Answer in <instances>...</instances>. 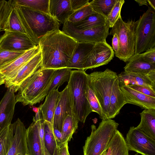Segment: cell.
Listing matches in <instances>:
<instances>
[{"label":"cell","mask_w":155,"mask_h":155,"mask_svg":"<svg viewBox=\"0 0 155 155\" xmlns=\"http://www.w3.org/2000/svg\"><path fill=\"white\" fill-rule=\"evenodd\" d=\"M77 42L62 31L50 32L43 37L38 45L41 54V69L66 68Z\"/></svg>","instance_id":"cell-1"},{"label":"cell","mask_w":155,"mask_h":155,"mask_svg":"<svg viewBox=\"0 0 155 155\" xmlns=\"http://www.w3.org/2000/svg\"><path fill=\"white\" fill-rule=\"evenodd\" d=\"M14 6L27 34L37 45L47 34L59 29L60 23L49 14L24 6Z\"/></svg>","instance_id":"cell-2"},{"label":"cell","mask_w":155,"mask_h":155,"mask_svg":"<svg viewBox=\"0 0 155 155\" xmlns=\"http://www.w3.org/2000/svg\"><path fill=\"white\" fill-rule=\"evenodd\" d=\"M55 70L40 68L25 79L15 95L17 103L25 106L32 105L41 101Z\"/></svg>","instance_id":"cell-3"},{"label":"cell","mask_w":155,"mask_h":155,"mask_svg":"<svg viewBox=\"0 0 155 155\" xmlns=\"http://www.w3.org/2000/svg\"><path fill=\"white\" fill-rule=\"evenodd\" d=\"M87 74L84 70H72L68 82L74 114L79 121L84 123L92 112L87 97Z\"/></svg>","instance_id":"cell-4"},{"label":"cell","mask_w":155,"mask_h":155,"mask_svg":"<svg viewBox=\"0 0 155 155\" xmlns=\"http://www.w3.org/2000/svg\"><path fill=\"white\" fill-rule=\"evenodd\" d=\"M119 124L112 119L102 120L96 128L91 126V132L83 147L84 155H101L117 130Z\"/></svg>","instance_id":"cell-5"},{"label":"cell","mask_w":155,"mask_h":155,"mask_svg":"<svg viewBox=\"0 0 155 155\" xmlns=\"http://www.w3.org/2000/svg\"><path fill=\"white\" fill-rule=\"evenodd\" d=\"M117 77L116 72L106 69L88 75V83L101 107L105 120L108 119L110 99L112 87Z\"/></svg>","instance_id":"cell-6"},{"label":"cell","mask_w":155,"mask_h":155,"mask_svg":"<svg viewBox=\"0 0 155 155\" xmlns=\"http://www.w3.org/2000/svg\"><path fill=\"white\" fill-rule=\"evenodd\" d=\"M137 21L125 22L121 16L110 30L109 35L117 34L119 42L118 51L115 56L124 62H128L135 54L136 29Z\"/></svg>","instance_id":"cell-7"},{"label":"cell","mask_w":155,"mask_h":155,"mask_svg":"<svg viewBox=\"0 0 155 155\" xmlns=\"http://www.w3.org/2000/svg\"><path fill=\"white\" fill-rule=\"evenodd\" d=\"M155 46V11L150 7L137 20L135 54H141Z\"/></svg>","instance_id":"cell-8"},{"label":"cell","mask_w":155,"mask_h":155,"mask_svg":"<svg viewBox=\"0 0 155 155\" xmlns=\"http://www.w3.org/2000/svg\"><path fill=\"white\" fill-rule=\"evenodd\" d=\"M109 28L107 21L104 25L80 30L75 28L71 23L67 20L63 24L62 31L77 42L95 43L106 41L109 35Z\"/></svg>","instance_id":"cell-9"},{"label":"cell","mask_w":155,"mask_h":155,"mask_svg":"<svg viewBox=\"0 0 155 155\" xmlns=\"http://www.w3.org/2000/svg\"><path fill=\"white\" fill-rule=\"evenodd\" d=\"M125 140L129 150L142 155H155V140L136 127H130Z\"/></svg>","instance_id":"cell-10"},{"label":"cell","mask_w":155,"mask_h":155,"mask_svg":"<svg viewBox=\"0 0 155 155\" xmlns=\"http://www.w3.org/2000/svg\"><path fill=\"white\" fill-rule=\"evenodd\" d=\"M5 31L0 37V50L26 51L38 45L26 34L9 30Z\"/></svg>","instance_id":"cell-11"},{"label":"cell","mask_w":155,"mask_h":155,"mask_svg":"<svg viewBox=\"0 0 155 155\" xmlns=\"http://www.w3.org/2000/svg\"><path fill=\"white\" fill-rule=\"evenodd\" d=\"M112 48L106 41L95 43L84 66V70L95 68L108 64L114 57Z\"/></svg>","instance_id":"cell-12"},{"label":"cell","mask_w":155,"mask_h":155,"mask_svg":"<svg viewBox=\"0 0 155 155\" xmlns=\"http://www.w3.org/2000/svg\"><path fill=\"white\" fill-rule=\"evenodd\" d=\"M41 56L40 52L25 63L11 78L6 81L5 86L15 92L18 91L22 82L41 68Z\"/></svg>","instance_id":"cell-13"},{"label":"cell","mask_w":155,"mask_h":155,"mask_svg":"<svg viewBox=\"0 0 155 155\" xmlns=\"http://www.w3.org/2000/svg\"><path fill=\"white\" fill-rule=\"evenodd\" d=\"M69 115H75L67 85L63 90L60 92L54 114L53 127L61 131L64 121Z\"/></svg>","instance_id":"cell-14"},{"label":"cell","mask_w":155,"mask_h":155,"mask_svg":"<svg viewBox=\"0 0 155 155\" xmlns=\"http://www.w3.org/2000/svg\"><path fill=\"white\" fill-rule=\"evenodd\" d=\"M27 129L18 118L12 123L11 145L6 155H25L28 154L26 136Z\"/></svg>","instance_id":"cell-15"},{"label":"cell","mask_w":155,"mask_h":155,"mask_svg":"<svg viewBox=\"0 0 155 155\" xmlns=\"http://www.w3.org/2000/svg\"><path fill=\"white\" fill-rule=\"evenodd\" d=\"M117 78L120 87L139 85L155 91V70L147 74L123 71L117 75Z\"/></svg>","instance_id":"cell-16"},{"label":"cell","mask_w":155,"mask_h":155,"mask_svg":"<svg viewBox=\"0 0 155 155\" xmlns=\"http://www.w3.org/2000/svg\"><path fill=\"white\" fill-rule=\"evenodd\" d=\"M15 92L8 89L0 102V135L3 130L12 124L17 103Z\"/></svg>","instance_id":"cell-17"},{"label":"cell","mask_w":155,"mask_h":155,"mask_svg":"<svg viewBox=\"0 0 155 155\" xmlns=\"http://www.w3.org/2000/svg\"><path fill=\"white\" fill-rule=\"evenodd\" d=\"M40 52L38 45L26 51L0 71V85L13 76L25 63Z\"/></svg>","instance_id":"cell-18"},{"label":"cell","mask_w":155,"mask_h":155,"mask_svg":"<svg viewBox=\"0 0 155 155\" xmlns=\"http://www.w3.org/2000/svg\"><path fill=\"white\" fill-rule=\"evenodd\" d=\"M120 87L126 104L135 105L145 109H155V97L144 94L127 86Z\"/></svg>","instance_id":"cell-19"},{"label":"cell","mask_w":155,"mask_h":155,"mask_svg":"<svg viewBox=\"0 0 155 155\" xmlns=\"http://www.w3.org/2000/svg\"><path fill=\"white\" fill-rule=\"evenodd\" d=\"M42 119L33 120L27 129L26 141L29 155H44L39 134Z\"/></svg>","instance_id":"cell-20"},{"label":"cell","mask_w":155,"mask_h":155,"mask_svg":"<svg viewBox=\"0 0 155 155\" xmlns=\"http://www.w3.org/2000/svg\"><path fill=\"white\" fill-rule=\"evenodd\" d=\"M95 43L84 42H77L66 68L84 70V66Z\"/></svg>","instance_id":"cell-21"},{"label":"cell","mask_w":155,"mask_h":155,"mask_svg":"<svg viewBox=\"0 0 155 155\" xmlns=\"http://www.w3.org/2000/svg\"><path fill=\"white\" fill-rule=\"evenodd\" d=\"M74 12L70 0H49V15L59 23L63 24Z\"/></svg>","instance_id":"cell-22"},{"label":"cell","mask_w":155,"mask_h":155,"mask_svg":"<svg viewBox=\"0 0 155 155\" xmlns=\"http://www.w3.org/2000/svg\"><path fill=\"white\" fill-rule=\"evenodd\" d=\"M125 104L124 97L120 89L117 77L113 85L110 97L108 119L114 118Z\"/></svg>","instance_id":"cell-23"},{"label":"cell","mask_w":155,"mask_h":155,"mask_svg":"<svg viewBox=\"0 0 155 155\" xmlns=\"http://www.w3.org/2000/svg\"><path fill=\"white\" fill-rule=\"evenodd\" d=\"M60 94L58 89L51 91L46 96L43 104L38 107L43 119L52 125L54 112Z\"/></svg>","instance_id":"cell-24"},{"label":"cell","mask_w":155,"mask_h":155,"mask_svg":"<svg viewBox=\"0 0 155 155\" xmlns=\"http://www.w3.org/2000/svg\"><path fill=\"white\" fill-rule=\"evenodd\" d=\"M140 114L141 121L136 128L155 140V109H145Z\"/></svg>","instance_id":"cell-25"},{"label":"cell","mask_w":155,"mask_h":155,"mask_svg":"<svg viewBox=\"0 0 155 155\" xmlns=\"http://www.w3.org/2000/svg\"><path fill=\"white\" fill-rule=\"evenodd\" d=\"M72 71L71 69L67 68L55 69L48 86L42 96L41 101L51 91L58 89L64 82H68L70 80Z\"/></svg>","instance_id":"cell-26"},{"label":"cell","mask_w":155,"mask_h":155,"mask_svg":"<svg viewBox=\"0 0 155 155\" xmlns=\"http://www.w3.org/2000/svg\"><path fill=\"white\" fill-rule=\"evenodd\" d=\"M124 71L147 74L155 70V64L144 61L139 54H135L124 68Z\"/></svg>","instance_id":"cell-27"},{"label":"cell","mask_w":155,"mask_h":155,"mask_svg":"<svg viewBox=\"0 0 155 155\" xmlns=\"http://www.w3.org/2000/svg\"><path fill=\"white\" fill-rule=\"evenodd\" d=\"M107 21L106 18L95 12L89 15L82 21L71 23L76 28L83 30L104 25Z\"/></svg>","instance_id":"cell-28"},{"label":"cell","mask_w":155,"mask_h":155,"mask_svg":"<svg viewBox=\"0 0 155 155\" xmlns=\"http://www.w3.org/2000/svg\"><path fill=\"white\" fill-rule=\"evenodd\" d=\"M53 125L44 121V142L45 155H54L57 143L54 134Z\"/></svg>","instance_id":"cell-29"},{"label":"cell","mask_w":155,"mask_h":155,"mask_svg":"<svg viewBox=\"0 0 155 155\" xmlns=\"http://www.w3.org/2000/svg\"><path fill=\"white\" fill-rule=\"evenodd\" d=\"M11 2L13 6H24L49 14V0H14Z\"/></svg>","instance_id":"cell-30"},{"label":"cell","mask_w":155,"mask_h":155,"mask_svg":"<svg viewBox=\"0 0 155 155\" xmlns=\"http://www.w3.org/2000/svg\"><path fill=\"white\" fill-rule=\"evenodd\" d=\"M79 120L75 115H68L63 123L61 132L64 143L70 141L78 127Z\"/></svg>","instance_id":"cell-31"},{"label":"cell","mask_w":155,"mask_h":155,"mask_svg":"<svg viewBox=\"0 0 155 155\" xmlns=\"http://www.w3.org/2000/svg\"><path fill=\"white\" fill-rule=\"evenodd\" d=\"M117 0H93L89 5L93 11L106 18L110 13Z\"/></svg>","instance_id":"cell-32"},{"label":"cell","mask_w":155,"mask_h":155,"mask_svg":"<svg viewBox=\"0 0 155 155\" xmlns=\"http://www.w3.org/2000/svg\"><path fill=\"white\" fill-rule=\"evenodd\" d=\"M13 6L8 19L5 31H17L27 34L18 15L16 7Z\"/></svg>","instance_id":"cell-33"},{"label":"cell","mask_w":155,"mask_h":155,"mask_svg":"<svg viewBox=\"0 0 155 155\" xmlns=\"http://www.w3.org/2000/svg\"><path fill=\"white\" fill-rule=\"evenodd\" d=\"M114 147L112 155H129V150L125 139L118 130L113 136Z\"/></svg>","instance_id":"cell-34"},{"label":"cell","mask_w":155,"mask_h":155,"mask_svg":"<svg viewBox=\"0 0 155 155\" xmlns=\"http://www.w3.org/2000/svg\"><path fill=\"white\" fill-rule=\"evenodd\" d=\"M13 7L11 0H0V32L6 30L8 19Z\"/></svg>","instance_id":"cell-35"},{"label":"cell","mask_w":155,"mask_h":155,"mask_svg":"<svg viewBox=\"0 0 155 155\" xmlns=\"http://www.w3.org/2000/svg\"><path fill=\"white\" fill-rule=\"evenodd\" d=\"M12 124L2 131L0 135V155H6L9 149L12 140Z\"/></svg>","instance_id":"cell-36"},{"label":"cell","mask_w":155,"mask_h":155,"mask_svg":"<svg viewBox=\"0 0 155 155\" xmlns=\"http://www.w3.org/2000/svg\"><path fill=\"white\" fill-rule=\"evenodd\" d=\"M25 51L0 50V71Z\"/></svg>","instance_id":"cell-37"},{"label":"cell","mask_w":155,"mask_h":155,"mask_svg":"<svg viewBox=\"0 0 155 155\" xmlns=\"http://www.w3.org/2000/svg\"><path fill=\"white\" fill-rule=\"evenodd\" d=\"M95 13L89 4L83 8L74 12L68 19L74 23L82 21L89 15Z\"/></svg>","instance_id":"cell-38"},{"label":"cell","mask_w":155,"mask_h":155,"mask_svg":"<svg viewBox=\"0 0 155 155\" xmlns=\"http://www.w3.org/2000/svg\"><path fill=\"white\" fill-rule=\"evenodd\" d=\"M87 99L92 112H95L99 115L102 120H105L103 112L100 104L88 83L87 89Z\"/></svg>","instance_id":"cell-39"},{"label":"cell","mask_w":155,"mask_h":155,"mask_svg":"<svg viewBox=\"0 0 155 155\" xmlns=\"http://www.w3.org/2000/svg\"><path fill=\"white\" fill-rule=\"evenodd\" d=\"M125 2L124 0H117L110 13L107 18L109 28H112L121 16L122 6Z\"/></svg>","instance_id":"cell-40"},{"label":"cell","mask_w":155,"mask_h":155,"mask_svg":"<svg viewBox=\"0 0 155 155\" xmlns=\"http://www.w3.org/2000/svg\"><path fill=\"white\" fill-rule=\"evenodd\" d=\"M139 54L141 60L144 61L155 64V47Z\"/></svg>","instance_id":"cell-41"},{"label":"cell","mask_w":155,"mask_h":155,"mask_svg":"<svg viewBox=\"0 0 155 155\" xmlns=\"http://www.w3.org/2000/svg\"><path fill=\"white\" fill-rule=\"evenodd\" d=\"M141 93L155 98V91L147 87L136 85L127 86Z\"/></svg>","instance_id":"cell-42"},{"label":"cell","mask_w":155,"mask_h":155,"mask_svg":"<svg viewBox=\"0 0 155 155\" xmlns=\"http://www.w3.org/2000/svg\"><path fill=\"white\" fill-rule=\"evenodd\" d=\"M72 9L74 12L89 4L88 0H70Z\"/></svg>","instance_id":"cell-43"},{"label":"cell","mask_w":155,"mask_h":155,"mask_svg":"<svg viewBox=\"0 0 155 155\" xmlns=\"http://www.w3.org/2000/svg\"><path fill=\"white\" fill-rule=\"evenodd\" d=\"M53 132L58 146L64 143L61 131L53 127Z\"/></svg>","instance_id":"cell-44"},{"label":"cell","mask_w":155,"mask_h":155,"mask_svg":"<svg viewBox=\"0 0 155 155\" xmlns=\"http://www.w3.org/2000/svg\"><path fill=\"white\" fill-rule=\"evenodd\" d=\"M68 142L67 141L58 145V147L59 155H70L68 151Z\"/></svg>","instance_id":"cell-45"},{"label":"cell","mask_w":155,"mask_h":155,"mask_svg":"<svg viewBox=\"0 0 155 155\" xmlns=\"http://www.w3.org/2000/svg\"><path fill=\"white\" fill-rule=\"evenodd\" d=\"M112 39V46L113 50L115 51L114 53H117L119 48V42L118 36L117 34H114L113 35Z\"/></svg>","instance_id":"cell-46"},{"label":"cell","mask_w":155,"mask_h":155,"mask_svg":"<svg viewBox=\"0 0 155 155\" xmlns=\"http://www.w3.org/2000/svg\"><path fill=\"white\" fill-rule=\"evenodd\" d=\"M114 144V140L113 136L107 147L101 155H112Z\"/></svg>","instance_id":"cell-47"},{"label":"cell","mask_w":155,"mask_h":155,"mask_svg":"<svg viewBox=\"0 0 155 155\" xmlns=\"http://www.w3.org/2000/svg\"><path fill=\"white\" fill-rule=\"evenodd\" d=\"M135 1L138 4L139 6L143 5L148 6L147 0H135Z\"/></svg>","instance_id":"cell-48"},{"label":"cell","mask_w":155,"mask_h":155,"mask_svg":"<svg viewBox=\"0 0 155 155\" xmlns=\"http://www.w3.org/2000/svg\"><path fill=\"white\" fill-rule=\"evenodd\" d=\"M147 2L150 7L155 11V0H147Z\"/></svg>","instance_id":"cell-49"},{"label":"cell","mask_w":155,"mask_h":155,"mask_svg":"<svg viewBox=\"0 0 155 155\" xmlns=\"http://www.w3.org/2000/svg\"><path fill=\"white\" fill-rule=\"evenodd\" d=\"M54 155H59L58 147V146L55 150Z\"/></svg>","instance_id":"cell-50"},{"label":"cell","mask_w":155,"mask_h":155,"mask_svg":"<svg viewBox=\"0 0 155 155\" xmlns=\"http://www.w3.org/2000/svg\"><path fill=\"white\" fill-rule=\"evenodd\" d=\"M33 110L35 113L38 112L39 110V108L38 107H33Z\"/></svg>","instance_id":"cell-51"},{"label":"cell","mask_w":155,"mask_h":155,"mask_svg":"<svg viewBox=\"0 0 155 155\" xmlns=\"http://www.w3.org/2000/svg\"><path fill=\"white\" fill-rule=\"evenodd\" d=\"M134 155H138V154H137H137H134Z\"/></svg>","instance_id":"cell-52"},{"label":"cell","mask_w":155,"mask_h":155,"mask_svg":"<svg viewBox=\"0 0 155 155\" xmlns=\"http://www.w3.org/2000/svg\"><path fill=\"white\" fill-rule=\"evenodd\" d=\"M25 155H29L28 154L26 153V154Z\"/></svg>","instance_id":"cell-53"}]
</instances>
